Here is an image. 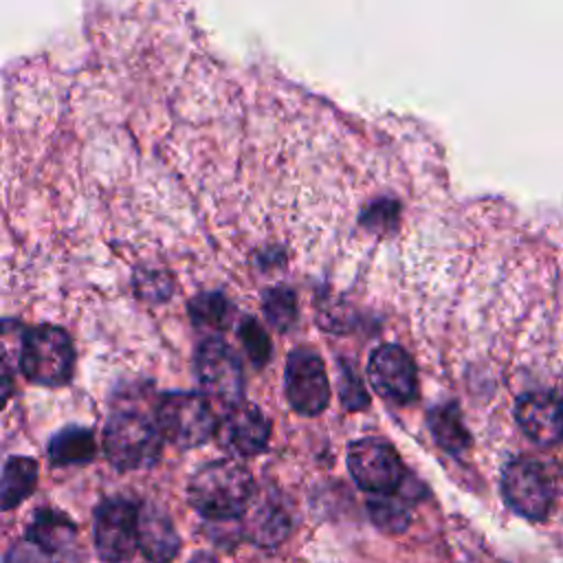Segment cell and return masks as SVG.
<instances>
[{"mask_svg":"<svg viewBox=\"0 0 563 563\" xmlns=\"http://www.w3.org/2000/svg\"><path fill=\"white\" fill-rule=\"evenodd\" d=\"M262 308L266 312V319L273 328L279 332H288L295 328L299 310H297V295L288 286H273L264 290Z\"/></svg>","mask_w":563,"mask_h":563,"instance_id":"cell-20","label":"cell"},{"mask_svg":"<svg viewBox=\"0 0 563 563\" xmlns=\"http://www.w3.org/2000/svg\"><path fill=\"white\" fill-rule=\"evenodd\" d=\"M95 457L92 431L84 427H66L48 442V460L55 466L84 464Z\"/></svg>","mask_w":563,"mask_h":563,"instance_id":"cell-17","label":"cell"},{"mask_svg":"<svg viewBox=\"0 0 563 563\" xmlns=\"http://www.w3.org/2000/svg\"><path fill=\"white\" fill-rule=\"evenodd\" d=\"M180 539L165 508L145 504L139 510V548L150 561H172L178 552Z\"/></svg>","mask_w":563,"mask_h":563,"instance_id":"cell-14","label":"cell"},{"mask_svg":"<svg viewBox=\"0 0 563 563\" xmlns=\"http://www.w3.org/2000/svg\"><path fill=\"white\" fill-rule=\"evenodd\" d=\"M73 365L75 350L64 328L40 323L24 332L20 345V369L31 383L62 387L70 380Z\"/></svg>","mask_w":563,"mask_h":563,"instance_id":"cell-2","label":"cell"},{"mask_svg":"<svg viewBox=\"0 0 563 563\" xmlns=\"http://www.w3.org/2000/svg\"><path fill=\"white\" fill-rule=\"evenodd\" d=\"M244 534L257 548H277L292 532V510L288 499L273 486L255 488L246 510L240 515Z\"/></svg>","mask_w":563,"mask_h":563,"instance_id":"cell-10","label":"cell"},{"mask_svg":"<svg viewBox=\"0 0 563 563\" xmlns=\"http://www.w3.org/2000/svg\"><path fill=\"white\" fill-rule=\"evenodd\" d=\"M347 468L358 488L376 495L402 486L405 466L396 449L380 438H361L347 446Z\"/></svg>","mask_w":563,"mask_h":563,"instance_id":"cell-6","label":"cell"},{"mask_svg":"<svg viewBox=\"0 0 563 563\" xmlns=\"http://www.w3.org/2000/svg\"><path fill=\"white\" fill-rule=\"evenodd\" d=\"M95 545L101 559L125 561L139 548V510L128 499H106L95 512Z\"/></svg>","mask_w":563,"mask_h":563,"instance_id":"cell-9","label":"cell"},{"mask_svg":"<svg viewBox=\"0 0 563 563\" xmlns=\"http://www.w3.org/2000/svg\"><path fill=\"white\" fill-rule=\"evenodd\" d=\"M196 378L207 396L235 405L244 396V369L240 356L222 339H207L198 345Z\"/></svg>","mask_w":563,"mask_h":563,"instance_id":"cell-7","label":"cell"},{"mask_svg":"<svg viewBox=\"0 0 563 563\" xmlns=\"http://www.w3.org/2000/svg\"><path fill=\"white\" fill-rule=\"evenodd\" d=\"M504 501L530 521H543L552 508L554 484L543 462L521 455L501 471Z\"/></svg>","mask_w":563,"mask_h":563,"instance_id":"cell-5","label":"cell"},{"mask_svg":"<svg viewBox=\"0 0 563 563\" xmlns=\"http://www.w3.org/2000/svg\"><path fill=\"white\" fill-rule=\"evenodd\" d=\"M26 539L46 554H62L73 548L77 539L75 521L53 508H40L26 526Z\"/></svg>","mask_w":563,"mask_h":563,"instance_id":"cell-15","label":"cell"},{"mask_svg":"<svg viewBox=\"0 0 563 563\" xmlns=\"http://www.w3.org/2000/svg\"><path fill=\"white\" fill-rule=\"evenodd\" d=\"M521 433L539 446L563 442V396L554 389L526 391L515 402Z\"/></svg>","mask_w":563,"mask_h":563,"instance_id":"cell-12","label":"cell"},{"mask_svg":"<svg viewBox=\"0 0 563 563\" xmlns=\"http://www.w3.org/2000/svg\"><path fill=\"white\" fill-rule=\"evenodd\" d=\"M284 389L290 407L301 416H317L330 402V383L321 356L310 347H295L286 358Z\"/></svg>","mask_w":563,"mask_h":563,"instance_id":"cell-8","label":"cell"},{"mask_svg":"<svg viewBox=\"0 0 563 563\" xmlns=\"http://www.w3.org/2000/svg\"><path fill=\"white\" fill-rule=\"evenodd\" d=\"M156 424L163 438L178 449L200 446L218 431L209 400L196 391L163 394L156 405Z\"/></svg>","mask_w":563,"mask_h":563,"instance_id":"cell-4","label":"cell"},{"mask_svg":"<svg viewBox=\"0 0 563 563\" xmlns=\"http://www.w3.org/2000/svg\"><path fill=\"white\" fill-rule=\"evenodd\" d=\"M253 493L255 484L251 473L233 460H216L200 466L187 484L189 504L202 517L216 521L240 517Z\"/></svg>","mask_w":563,"mask_h":563,"instance_id":"cell-1","label":"cell"},{"mask_svg":"<svg viewBox=\"0 0 563 563\" xmlns=\"http://www.w3.org/2000/svg\"><path fill=\"white\" fill-rule=\"evenodd\" d=\"M339 396L347 409H363L369 402V394L363 387V380L358 378L354 363H341L339 372Z\"/></svg>","mask_w":563,"mask_h":563,"instance_id":"cell-23","label":"cell"},{"mask_svg":"<svg viewBox=\"0 0 563 563\" xmlns=\"http://www.w3.org/2000/svg\"><path fill=\"white\" fill-rule=\"evenodd\" d=\"M369 517L372 521L385 530V532H402L409 526V506L405 499H400L396 495V490L391 493H376L369 501Z\"/></svg>","mask_w":563,"mask_h":563,"instance_id":"cell-19","label":"cell"},{"mask_svg":"<svg viewBox=\"0 0 563 563\" xmlns=\"http://www.w3.org/2000/svg\"><path fill=\"white\" fill-rule=\"evenodd\" d=\"M218 442L224 451L240 457H253L262 453L271 438L268 418L253 402L229 405L222 420L218 422Z\"/></svg>","mask_w":563,"mask_h":563,"instance_id":"cell-13","label":"cell"},{"mask_svg":"<svg viewBox=\"0 0 563 563\" xmlns=\"http://www.w3.org/2000/svg\"><path fill=\"white\" fill-rule=\"evenodd\" d=\"M37 486V464L31 457L13 455L2 468V510L20 506Z\"/></svg>","mask_w":563,"mask_h":563,"instance_id":"cell-16","label":"cell"},{"mask_svg":"<svg viewBox=\"0 0 563 563\" xmlns=\"http://www.w3.org/2000/svg\"><path fill=\"white\" fill-rule=\"evenodd\" d=\"M376 394L396 405H409L418 396V369L409 352L396 343L376 347L367 363Z\"/></svg>","mask_w":563,"mask_h":563,"instance_id":"cell-11","label":"cell"},{"mask_svg":"<svg viewBox=\"0 0 563 563\" xmlns=\"http://www.w3.org/2000/svg\"><path fill=\"white\" fill-rule=\"evenodd\" d=\"M240 341L244 345V352L249 356V361L255 367H264L271 358V339L266 334V330L262 328V323L253 317H246L240 323Z\"/></svg>","mask_w":563,"mask_h":563,"instance_id":"cell-22","label":"cell"},{"mask_svg":"<svg viewBox=\"0 0 563 563\" xmlns=\"http://www.w3.org/2000/svg\"><path fill=\"white\" fill-rule=\"evenodd\" d=\"M163 433L143 413H112L103 427V451L117 471H139L152 466L161 455Z\"/></svg>","mask_w":563,"mask_h":563,"instance_id":"cell-3","label":"cell"},{"mask_svg":"<svg viewBox=\"0 0 563 563\" xmlns=\"http://www.w3.org/2000/svg\"><path fill=\"white\" fill-rule=\"evenodd\" d=\"M429 429H431L435 442L451 455H460L471 442L468 431L462 422V413L455 402L438 405L435 409H431L429 411Z\"/></svg>","mask_w":563,"mask_h":563,"instance_id":"cell-18","label":"cell"},{"mask_svg":"<svg viewBox=\"0 0 563 563\" xmlns=\"http://www.w3.org/2000/svg\"><path fill=\"white\" fill-rule=\"evenodd\" d=\"M194 323L209 330H224L231 323L233 306L222 292H202L189 301Z\"/></svg>","mask_w":563,"mask_h":563,"instance_id":"cell-21","label":"cell"}]
</instances>
